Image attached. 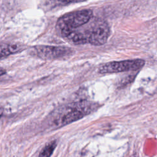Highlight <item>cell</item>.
I'll return each instance as SVG.
<instances>
[{
    "label": "cell",
    "instance_id": "6",
    "mask_svg": "<svg viewBox=\"0 0 157 157\" xmlns=\"http://www.w3.org/2000/svg\"><path fill=\"white\" fill-rule=\"evenodd\" d=\"M21 50L20 46L13 44H2L0 45V58H6Z\"/></svg>",
    "mask_w": 157,
    "mask_h": 157
},
{
    "label": "cell",
    "instance_id": "5",
    "mask_svg": "<svg viewBox=\"0 0 157 157\" xmlns=\"http://www.w3.org/2000/svg\"><path fill=\"white\" fill-rule=\"evenodd\" d=\"M31 53L42 59H54L71 55L72 50L70 48L63 46L36 45L31 48Z\"/></svg>",
    "mask_w": 157,
    "mask_h": 157
},
{
    "label": "cell",
    "instance_id": "7",
    "mask_svg": "<svg viewBox=\"0 0 157 157\" xmlns=\"http://www.w3.org/2000/svg\"><path fill=\"white\" fill-rule=\"evenodd\" d=\"M56 147V140H53L49 142L42 149V150L39 154V157H50Z\"/></svg>",
    "mask_w": 157,
    "mask_h": 157
},
{
    "label": "cell",
    "instance_id": "4",
    "mask_svg": "<svg viewBox=\"0 0 157 157\" xmlns=\"http://www.w3.org/2000/svg\"><path fill=\"white\" fill-rule=\"evenodd\" d=\"M145 61L142 59L112 61L101 66L98 69L100 74L116 73L129 71H136L142 67Z\"/></svg>",
    "mask_w": 157,
    "mask_h": 157
},
{
    "label": "cell",
    "instance_id": "3",
    "mask_svg": "<svg viewBox=\"0 0 157 157\" xmlns=\"http://www.w3.org/2000/svg\"><path fill=\"white\" fill-rule=\"evenodd\" d=\"M94 108L95 106L93 104L87 101L78 103L75 107L69 108L64 113L62 114L55 121V123L58 126L68 124L89 114Z\"/></svg>",
    "mask_w": 157,
    "mask_h": 157
},
{
    "label": "cell",
    "instance_id": "2",
    "mask_svg": "<svg viewBox=\"0 0 157 157\" xmlns=\"http://www.w3.org/2000/svg\"><path fill=\"white\" fill-rule=\"evenodd\" d=\"M93 12L90 9H83L67 13L61 16L56 23L60 32L74 29L87 23L92 18Z\"/></svg>",
    "mask_w": 157,
    "mask_h": 157
},
{
    "label": "cell",
    "instance_id": "8",
    "mask_svg": "<svg viewBox=\"0 0 157 157\" xmlns=\"http://www.w3.org/2000/svg\"><path fill=\"white\" fill-rule=\"evenodd\" d=\"M5 73V71L3 69H0V75L4 74Z\"/></svg>",
    "mask_w": 157,
    "mask_h": 157
},
{
    "label": "cell",
    "instance_id": "1",
    "mask_svg": "<svg viewBox=\"0 0 157 157\" xmlns=\"http://www.w3.org/2000/svg\"><path fill=\"white\" fill-rule=\"evenodd\" d=\"M74 31L75 39L79 44L89 43L93 45H101L107 42L110 35L108 24L100 19L88 21Z\"/></svg>",
    "mask_w": 157,
    "mask_h": 157
},
{
    "label": "cell",
    "instance_id": "9",
    "mask_svg": "<svg viewBox=\"0 0 157 157\" xmlns=\"http://www.w3.org/2000/svg\"><path fill=\"white\" fill-rule=\"evenodd\" d=\"M2 114H3V109L0 107V118L2 117Z\"/></svg>",
    "mask_w": 157,
    "mask_h": 157
}]
</instances>
